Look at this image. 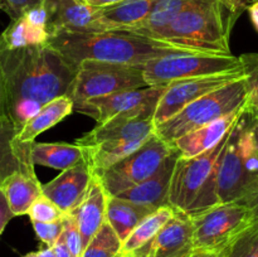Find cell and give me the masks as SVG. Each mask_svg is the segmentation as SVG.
Segmentation results:
<instances>
[{
	"mask_svg": "<svg viewBox=\"0 0 258 257\" xmlns=\"http://www.w3.org/2000/svg\"><path fill=\"white\" fill-rule=\"evenodd\" d=\"M9 118L18 130L45 103L70 95L78 67L49 44L9 49L0 45Z\"/></svg>",
	"mask_w": 258,
	"mask_h": 257,
	"instance_id": "1",
	"label": "cell"
},
{
	"mask_svg": "<svg viewBox=\"0 0 258 257\" xmlns=\"http://www.w3.org/2000/svg\"><path fill=\"white\" fill-rule=\"evenodd\" d=\"M48 44L76 67L83 60L144 66L155 58L179 53H197L128 30L58 33L49 37Z\"/></svg>",
	"mask_w": 258,
	"mask_h": 257,
	"instance_id": "2",
	"label": "cell"
},
{
	"mask_svg": "<svg viewBox=\"0 0 258 257\" xmlns=\"http://www.w3.org/2000/svg\"><path fill=\"white\" fill-rule=\"evenodd\" d=\"M244 10L233 0H191L153 39L197 53L232 55L231 33Z\"/></svg>",
	"mask_w": 258,
	"mask_h": 257,
	"instance_id": "3",
	"label": "cell"
},
{
	"mask_svg": "<svg viewBox=\"0 0 258 257\" xmlns=\"http://www.w3.org/2000/svg\"><path fill=\"white\" fill-rule=\"evenodd\" d=\"M248 105L246 80L239 78L207 93L155 127V134L173 145L174 141L194 130L209 125Z\"/></svg>",
	"mask_w": 258,
	"mask_h": 257,
	"instance_id": "4",
	"label": "cell"
},
{
	"mask_svg": "<svg viewBox=\"0 0 258 257\" xmlns=\"http://www.w3.org/2000/svg\"><path fill=\"white\" fill-rule=\"evenodd\" d=\"M148 87L143 66L83 60L71 87L73 103L102 97L125 90Z\"/></svg>",
	"mask_w": 258,
	"mask_h": 257,
	"instance_id": "5",
	"label": "cell"
},
{
	"mask_svg": "<svg viewBox=\"0 0 258 257\" xmlns=\"http://www.w3.org/2000/svg\"><path fill=\"white\" fill-rule=\"evenodd\" d=\"M194 247L201 251L224 252L243 229L251 226L249 208L242 202H227L190 214Z\"/></svg>",
	"mask_w": 258,
	"mask_h": 257,
	"instance_id": "6",
	"label": "cell"
},
{
	"mask_svg": "<svg viewBox=\"0 0 258 257\" xmlns=\"http://www.w3.org/2000/svg\"><path fill=\"white\" fill-rule=\"evenodd\" d=\"M242 68L236 55L209 54V53H179L155 58L143 66L148 86L168 85L174 81L201 76L218 75Z\"/></svg>",
	"mask_w": 258,
	"mask_h": 257,
	"instance_id": "7",
	"label": "cell"
},
{
	"mask_svg": "<svg viewBox=\"0 0 258 257\" xmlns=\"http://www.w3.org/2000/svg\"><path fill=\"white\" fill-rule=\"evenodd\" d=\"M234 126L217 145L209 150L193 158L178 156L169 190V204L173 208L186 213L190 212L196 201L213 175Z\"/></svg>",
	"mask_w": 258,
	"mask_h": 257,
	"instance_id": "8",
	"label": "cell"
},
{
	"mask_svg": "<svg viewBox=\"0 0 258 257\" xmlns=\"http://www.w3.org/2000/svg\"><path fill=\"white\" fill-rule=\"evenodd\" d=\"M175 150L171 144L154 134L140 149L100 174H95L106 194L113 197L150 178Z\"/></svg>",
	"mask_w": 258,
	"mask_h": 257,
	"instance_id": "9",
	"label": "cell"
},
{
	"mask_svg": "<svg viewBox=\"0 0 258 257\" xmlns=\"http://www.w3.org/2000/svg\"><path fill=\"white\" fill-rule=\"evenodd\" d=\"M166 85L148 86L135 90H125L102 97L91 98L75 103L73 112L83 113L97 123H103L116 116L133 113H155L159 100L165 91Z\"/></svg>",
	"mask_w": 258,
	"mask_h": 257,
	"instance_id": "10",
	"label": "cell"
},
{
	"mask_svg": "<svg viewBox=\"0 0 258 257\" xmlns=\"http://www.w3.org/2000/svg\"><path fill=\"white\" fill-rule=\"evenodd\" d=\"M239 122L241 120L234 126L231 138L217 164L216 193L219 203H244L258 193V179L247 170L242 156L239 146Z\"/></svg>",
	"mask_w": 258,
	"mask_h": 257,
	"instance_id": "11",
	"label": "cell"
},
{
	"mask_svg": "<svg viewBox=\"0 0 258 257\" xmlns=\"http://www.w3.org/2000/svg\"><path fill=\"white\" fill-rule=\"evenodd\" d=\"M243 77H246V73L242 67L239 70L218 73V75L185 78V80L168 83L156 106L155 113H154V125L156 127L176 115L179 111L183 110L193 101Z\"/></svg>",
	"mask_w": 258,
	"mask_h": 257,
	"instance_id": "12",
	"label": "cell"
},
{
	"mask_svg": "<svg viewBox=\"0 0 258 257\" xmlns=\"http://www.w3.org/2000/svg\"><path fill=\"white\" fill-rule=\"evenodd\" d=\"M155 134L153 113H133L116 116L103 123H97L91 131L76 140L81 148L105 143L133 141L149 139Z\"/></svg>",
	"mask_w": 258,
	"mask_h": 257,
	"instance_id": "13",
	"label": "cell"
},
{
	"mask_svg": "<svg viewBox=\"0 0 258 257\" xmlns=\"http://www.w3.org/2000/svg\"><path fill=\"white\" fill-rule=\"evenodd\" d=\"M194 251V227L190 214L175 209L174 216L155 238L133 256L189 257Z\"/></svg>",
	"mask_w": 258,
	"mask_h": 257,
	"instance_id": "14",
	"label": "cell"
},
{
	"mask_svg": "<svg viewBox=\"0 0 258 257\" xmlns=\"http://www.w3.org/2000/svg\"><path fill=\"white\" fill-rule=\"evenodd\" d=\"M92 178L93 173L85 159L72 168L60 171L49 183L43 184V194L63 213L70 214L86 198Z\"/></svg>",
	"mask_w": 258,
	"mask_h": 257,
	"instance_id": "15",
	"label": "cell"
},
{
	"mask_svg": "<svg viewBox=\"0 0 258 257\" xmlns=\"http://www.w3.org/2000/svg\"><path fill=\"white\" fill-rule=\"evenodd\" d=\"M158 0H122L98 8L87 33L107 30H128L143 22Z\"/></svg>",
	"mask_w": 258,
	"mask_h": 257,
	"instance_id": "16",
	"label": "cell"
},
{
	"mask_svg": "<svg viewBox=\"0 0 258 257\" xmlns=\"http://www.w3.org/2000/svg\"><path fill=\"white\" fill-rule=\"evenodd\" d=\"M45 7L49 37L58 33H87L98 9L78 0H45Z\"/></svg>",
	"mask_w": 258,
	"mask_h": 257,
	"instance_id": "17",
	"label": "cell"
},
{
	"mask_svg": "<svg viewBox=\"0 0 258 257\" xmlns=\"http://www.w3.org/2000/svg\"><path fill=\"white\" fill-rule=\"evenodd\" d=\"M179 155L180 154L175 149L165 159L163 165L154 175L127 190L121 191L116 197L134 202V203L143 204V206L154 207V208L170 206L169 204V190H170L171 178H173L174 168H175L176 159Z\"/></svg>",
	"mask_w": 258,
	"mask_h": 257,
	"instance_id": "18",
	"label": "cell"
},
{
	"mask_svg": "<svg viewBox=\"0 0 258 257\" xmlns=\"http://www.w3.org/2000/svg\"><path fill=\"white\" fill-rule=\"evenodd\" d=\"M247 108H248V105L209 123V125L181 136L180 139L174 141L173 146L184 158H193V156L209 150L214 145H217L229 133V130L241 120Z\"/></svg>",
	"mask_w": 258,
	"mask_h": 257,
	"instance_id": "19",
	"label": "cell"
},
{
	"mask_svg": "<svg viewBox=\"0 0 258 257\" xmlns=\"http://www.w3.org/2000/svg\"><path fill=\"white\" fill-rule=\"evenodd\" d=\"M107 197L102 184L93 174L90 190L86 198L72 213H70L75 217L76 223L78 226V231L82 237L83 249L106 222Z\"/></svg>",
	"mask_w": 258,
	"mask_h": 257,
	"instance_id": "20",
	"label": "cell"
},
{
	"mask_svg": "<svg viewBox=\"0 0 258 257\" xmlns=\"http://www.w3.org/2000/svg\"><path fill=\"white\" fill-rule=\"evenodd\" d=\"M19 133L10 118L0 117V183L23 169L34 168L30 158L32 144L17 141Z\"/></svg>",
	"mask_w": 258,
	"mask_h": 257,
	"instance_id": "21",
	"label": "cell"
},
{
	"mask_svg": "<svg viewBox=\"0 0 258 257\" xmlns=\"http://www.w3.org/2000/svg\"><path fill=\"white\" fill-rule=\"evenodd\" d=\"M42 185L34 168L17 171L3 183L2 188L14 216L28 214L32 204L43 194Z\"/></svg>",
	"mask_w": 258,
	"mask_h": 257,
	"instance_id": "22",
	"label": "cell"
},
{
	"mask_svg": "<svg viewBox=\"0 0 258 257\" xmlns=\"http://www.w3.org/2000/svg\"><path fill=\"white\" fill-rule=\"evenodd\" d=\"M73 100L68 95L59 96L50 102L45 103L24 126L17 135V141L22 144L34 143V139L39 134L53 127L58 122L73 112Z\"/></svg>",
	"mask_w": 258,
	"mask_h": 257,
	"instance_id": "23",
	"label": "cell"
},
{
	"mask_svg": "<svg viewBox=\"0 0 258 257\" xmlns=\"http://www.w3.org/2000/svg\"><path fill=\"white\" fill-rule=\"evenodd\" d=\"M155 209L158 208L134 203L116 196L107 197L106 221L111 224L118 238L123 242L135 227Z\"/></svg>",
	"mask_w": 258,
	"mask_h": 257,
	"instance_id": "24",
	"label": "cell"
},
{
	"mask_svg": "<svg viewBox=\"0 0 258 257\" xmlns=\"http://www.w3.org/2000/svg\"><path fill=\"white\" fill-rule=\"evenodd\" d=\"M30 158L34 165L66 170L85 160V151L77 144L68 143H33Z\"/></svg>",
	"mask_w": 258,
	"mask_h": 257,
	"instance_id": "25",
	"label": "cell"
},
{
	"mask_svg": "<svg viewBox=\"0 0 258 257\" xmlns=\"http://www.w3.org/2000/svg\"><path fill=\"white\" fill-rule=\"evenodd\" d=\"M150 139V138H149ZM149 139L133 141H117V143H105L100 145L82 148L85 151V159L93 174H100L117 164L126 156L135 153Z\"/></svg>",
	"mask_w": 258,
	"mask_h": 257,
	"instance_id": "26",
	"label": "cell"
},
{
	"mask_svg": "<svg viewBox=\"0 0 258 257\" xmlns=\"http://www.w3.org/2000/svg\"><path fill=\"white\" fill-rule=\"evenodd\" d=\"M174 213H175V208L171 206H163L145 217L128 234L127 238L122 242L121 253L135 254L136 252L148 246L160 232V229L170 221Z\"/></svg>",
	"mask_w": 258,
	"mask_h": 257,
	"instance_id": "27",
	"label": "cell"
},
{
	"mask_svg": "<svg viewBox=\"0 0 258 257\" xmlns=\"http://www.w3.org/2000/svg\"><path fill=\"white\" fill-rule=\"evenodd\" d=\"M191 0H158L148 17L128 29V32L138 33L145 37L154 38L159 32L168 27L176 15L190 3Z\"/></svg>",
	"mask_w": 258,
	"mask_h": 257,
	"instance_id": "28",
	"label": "cell"
},
{
	"mask_svg": "<svg viewBox=\"0 0 258 257\" xmlns=\"http://www.w3.org/2000/svg\"><path fill=\"white\" fill-rule=\"evenodd\" d=\"M49 39L47 29L32 24L25 17L12 20L7 29L0 34V45L9 49L47 44Z\"/></svg>",
	"mask_w": 258,
	"mask_h": 257,
	"instance_id": "29",
	"label": "cell"
},
{
	"mask_svg": "<svg viewBox=\"0 0 258 257\" xmlns=\"http://www.w3.org/2000/svg\"><path fill=\"white\" fill-rule=\"evenodd\" d=\"M122 241L107 221L83 249L81 257H115L120 253Z\"/></svg>",
	"mask_w": 258,
	"mask_h": 257,
	"instance_id": "30",
	"label": "cell"
},
{
	"mask_svg": "<svg viewBox=\"0 0 258 257\" xmlns=\"http://www.w3.org/2000/svg\"><path fill=\"white\" fill-rule=\"evenodd\" d=\"M226 257H258V223L241 232L224 251Z\"/></svg>",
	"mask_w": 258,
	"mask_h": 257,
	"instance_id": "31",
	"label": "cell"
},
{
	"mask_svg": "<svg viewBox=\"0 0 258 257\" xmlns=\"http://www.w3.org/2000/svg\"><path fill=\"white\" fill-rule=\"evenodd\" d=\"M242 67L246 73L248 88V110H258V53H244L239 55Z\"/></svg>",
	"mask_w": 258,
	"mask_h": 257,
	"instance_id": "32",
	"label": "cell"
},
{
	"mask_svg": "<svg viewBox=\"0 0 258 257\" xmlns=\"http://www.w3.org/2000/svg\"><path fill=\"white\" fill-rule=\"evenodd\" d=\"M32 222H43V223H49V222L62 221L66 216L49 198L42 194L34 203L32 204L30 209L28 211Z\"/></svg>",
	"mask_w": 258,
	"mask_h": 257,
	"instance_id": "33",
	"label": "cell"
},
{
	"mask_svg": "<svg viewBox=\"0 0 258 257\" xmlns=\"http://www.w3.org/2000/svg\"><path fill=\"white\" fill-rule=\"evenodd\" d=\"M63 238L68 249L72 253L73 257H81L83 252L82 237H81L78 226L76 223V219L72 214H66L63 217Z\"/></svg>",
	"mask_w": 258,
	"mask_h": 257,
	"instance_id": "34",
	"label": "cell"
},
{
	"mask_svg": "<svg viewBox=\"0 0 258 257\" xmlns=\"http://www.w3.org/2000/svg\"><path fill=\"white\" fill-rule=\"evenodd\" d=\"M32 224L38 239L47 247L54 246L55 242L59 239L63 233V219L57 222H49V223L32 222Z\"/></svg>",
	"mask_w": 258,
	"mask_h": 257,
	"instance_id": "35",
	"label": "cell"
},
{
	"mask_svg": "<svg viewBox=\"0 0 258 257\" xmlns=\"http://www.w3.org/2000/svg\"><path fill=\"white\" fill-rule=\"evenodd\" d=\"M45 0H0V10L9 15L10 20H17L27 10L42 4Z\"/></svg>",
	"mask_w": 258,
	"mask_h": 257,
	"instance_id": "36",
	"label": "cell"
},
{
	"mask_svg": "<svg viewBox=\"0 0 258 257\" xmlns=\"http://www.w3.org/2000/svg\"><path fill=\"white\" fill-rule=\"evenodd\" d=\"M13 217H15L14 213H13L12 209H10L7 196H5L4 190H3V188L0 186V236H2L5 227H7V224L9 223L10 219H12Z\"/></svg>",
	"mask_w": 258,
	"mask_h": 257,
	"instance_id": "37",
	"label": "cell"
},
{
	"mask_svg": "<svg viewBox=\"0 0 258 257\" xmlns=\"http://www.w3.org/2000/svg\"><path fill=\"white\" fill-rule=\"evenodd\" d=\"M0 117L9 118L7 102V87H5V77L3 72L2 63H0Z\"/></svg>",
	"mask_w": 258,
	"mask_h": 257,
	"instance_id": "38",
	"label": "cell"
},
{
	"mask_svg": "<svg viewBox=\"0 0 258 257\" xmlns=\"http://www.w3.org/2000/svg\"><path fill=\"white\" fill-rule=\"evenodd\" d=\"M52 248L53 251H54L55 257H73L72 253L70 252V249H68L67 244H66L63 236L59 237V239L55 242V244Z\"/></svg>",
	"mask_w": 258,
	"mask_h": 257,
	"instance_id": "39",
	"label": "cell"
},
{
	"mask_svg": "<svg viewBox=\"0 0 258 257\" xmlns=\"http://www.w3.org/2000/svg\"><path fill=\"white\" fill-rule=\"evenodd\" d=\"M78 2L83 3V4L92 8H103L108 7V5L116 4V3H120L122 2V0H78Z\"/></svg>",
	"mask_w": 258,
	"mask_h": 257,
	"instance_id": "40",
	"label": "cell"
},
{
	"mask_svg": "<svg viewBox=\"0 0 258 257\" xmlns=\"http://www.w3.org/2000/svg\"><path fill=\"white\" fill-rule=\"evenodd\" d=\"M189 257H226V254H224V252H212L196 249Z\"/></svg>",
	"mask_w": 258,
	"mask_h": 257,
	"instance_id": "41",
	"label": "cell"
},
{
	"mask_svg": "<svg viewBox=\"0 0 258 257\" xmlns=\"http://www.w3.org/2000/svg\"><path fill=\"white\" fill-rule=\"evenodd\" d=\"M248 13L249 17H251L252 24L254 25V28H256L258 32V0L248 8Z\"/></svg>",
	"mask_w": 258,
	"mask_h": 257,
	"instance_id": "42",
	"label": "cell"
},
{
	"mask_svg": "<svg viewBox=\"0 0 258 257\" xmlns=\"http://www.w3.org/2000/svg\"><path fill=\"white\" fill-rule=\"evenodd\" d=\"M248 112H249V117H251V126H252V130H253L254 140H256L257 149H258V115L251 112L249 110H248Z\"/></svg>",
	"mask_w": 258,
	"mask_h": 257,
	"instance_id": "43",
	"label": "cell"
},
{
	"mask_svg": "<svg viewBox=\"0 0 258 257\" xmlns=\"http://www.w3.org/2000/svg\"><path fill=\"white\" fill-rule=\"evenodd\" d=\"M38 256L37 257H55L54 251H53L52 247H47L45 246L44 248H40L39 251H37Z\"/></svg>",
	"mask_w": 258,
	"mask_h": 257,
	"instance_id": "44",
	"label": "cell"
},
{
	"mask_svg": "<svg viewBox=\"0 0 258 257\" xmlns=\"http://www.w3.org/2000/svg\"><path fill=\"white\" fill-rule=\"evenodd\" d=\"M233 2L237 3V4H239V5H241V7H243L244 9L248 10V8L251 7V5L253 4V3H256L257 0H233Z\"/></svg>",
	"mask_w": 258,
	"mask_h": 257,
	"instance_id": "45",
	"label": "cell"
},
{
	"mask_svg": "<svg viewBox=\"0 0 258 257\" xmlns=\"http://www.w3.org/2000/svg\"><path fill=\"white\" fill-rule=\"evenodd\" d=\"M37 256H38L37 252H29V253L24 254V256H23V257H37Z\"/></svg>",
	"mask_w": 258,
	"mask_h": 257,
	"instance_id": "46",
	"label": "cell"
},
{
	"mask_svg": "<svg viewBox=\"0 0 258 257\" xmlns=\"http://www.w3.org/2000/svg\"><path fill=\"white\" fill-rule=\"evenodd\" d=\"M115 257H135V256H133V254H125V253H118V254H116Z\"/></svg>",
	"mask_w": 258,
	"mask_h": 257,
	"instance_id": "47",
	"label": "cell"
},
{
	"mask_svg": "<svg viewBox=\"0 0 258 257\" xmlns=\"http://www.w3.org/2000/svg\"><path fill=\"white\" fill-rule=\"evenodd\" d=\"M251 112H253V113H256V115H258V110H256V111H251Z\"/></svg>",
	"mask_w": 258,
	"mask_h": 257,
	"instance_id": "48",
	"label": "cell"
},
{
	"mask_svg": "<svg viewBox=\"0 0 258 257\" xmlns=\"http://www.w3.org/2000/svg\"><path fill=\"white\" fill-rule=\"evenodd\" d=\"M0 186H2V183H0Z\"/></svg>",
	"mask_w": 258,
	"mask_h": 257,
	"instance_id": "49",
	"label": "cell"
}]
</instances>
